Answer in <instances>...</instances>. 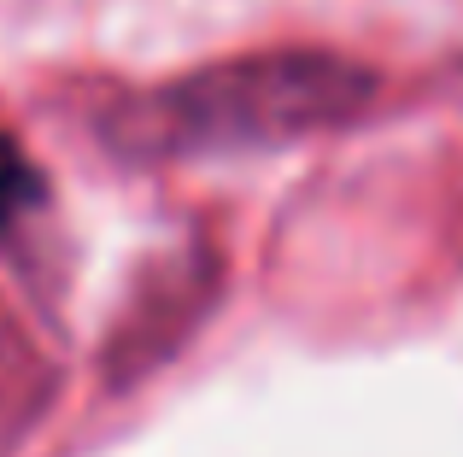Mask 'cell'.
<instances>
[{
	"instance_id": "2",
	"label": "cell",
	"mask_w": 463,
	"mask_h": 457,
	"mask_svg": "<svg viewBox=\"0 0 463 457\" xmlns=\"http://www.w3.org/2000/svg\"><path fill=\"white\" fill-rule=\"evenodd\" d=\"M35 194H42V176H35V164L24 159V147L12 135H0V228H12L24 218V211L35 206Z\"/></svg>"
},
{
	"instance_id": "1",
	"label": "cell",
	"mask_w": 463,
	"mask_h": 457,
	"mask_svg": "<svg viewBox=\"0 0 463 457\" xmlns=\"http://www.w3.org/2000/svg\"><path fill=\"white\" fill-rule=\"evenodd\" d=\"M370 89V70L335 53H252L158 89L136 112V135L158 153L264 147L346 124Z\"/></svg>"
}]
</instances>
